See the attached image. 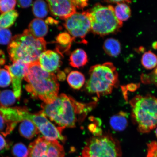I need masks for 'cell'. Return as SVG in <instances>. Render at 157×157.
<instances>
[{"label": "cell", "mask_w": 157, "mask_h": 157, "mask_svg": "<svg viewBox=\"0 0 157 157\" xmlns=\"http://www.w3.org/2000/svg\"><path fill=\"white\" fill-rule=\"evenodd\" d=\"M103 49L106 53L112 57L118 56L121 52V46L118 41L113 38L107 39L104 42Z\"/></svg>", "instance_id": "ffe728a7"}, {"label": "cell", "mask_w": 157, "mask_h": 157, "mask_svg": "<svg viewBox=\"0 0 157 157\" xmlns=\"http://www.w3.org/2000/svg\"><path fill=\"white\" fill-rule=\"evenodd\" d=\"M56 40L58 44H60V46L63 47L61 48L57 49V50L62 49L64 52L70 48L71 43L74 40L73 38L67 33H63L59 34L56 37Z\"/></svg>", "instance_id": "d4e9b609"}, {"label": "cell", "mask_w": 157, "mask_h": 157, "mask_svg": "<svg viewBox=\"0 0 157 157\" xmlns=\"http://www.w3.org/2000/svg\"><path fill=\"white\" fill-rule=\"evenodd\" d=\"M141 80L145 84H154L157 86V66L154 71L148 74H143Z\"/></svg>", "instance_id": "4dcf8cb0"}, {"label": "cell", "mask_w": 157, "mask_h": 157, "mask_svg": "<svg viewBox=\"0 0 157 157\" xmlns=\"http://www.w3.org/2000/svg\"><path fill=\"white\" fill-rule=\"evenodd\" d=\"M89 74L86 85V90L99 98L111 94L118 82L116 68L111 62L92 66Z\"/></svg>", "instance_id": "277c9868"}, {"label": "cell", "mask_w": 157, "mask_h": 157, "mask_svg": "<svg viewBox=\"0 0 157 157\" xmlns=\"http://www.w3.org/2000/svg\"><path fill=\"white\" fill-rule=\"evenodd\" d=\"M17 123L6 120L0 113V133L6 137L10 134L17 125Z\"/></svg>", "instance_id": "484cf974"}, {"label": "cell", "mask_w": 157, "mask_h": 157, "mask_svg": "<svg viewBox=\"0 0 157 157\" xmlns=\"http://www.w3.org/2000/svg\"><path fill=\"white\" fill-rule=\"evenodd\" d=\"M17 1L9 0H1L0 1V12L4 13L14 10Z\"/></svg>", "instance_id": "f1b7e54d"}, {"label": "cell", "mask_w": 157, "mask_h": 157, "mask_svg": "<svg viewBox=\"0 0 157 157\" xmlns=\"http://www.w3.org/2000/svg\"><path fill=\"white\" fill-rule=\"evenodd\" d=\"M47 43L44 38H35L25 29L22 34L12 38L7 48L10 59L13 63L21 61L30 63L38 61L46 51Z\"/></svg>", "instance_id": "3957f363"}, {"label": "cell", "mask_w": 157, "mask_h": 157, "mask_svg": "<svg viewBox=\"0 0 157 157\" xmlns=\"http://www.w3.org/2000/svg\"><path fill=\"white\" fill-rule=\"evenodd\" d=\"M114 9L116 16L121 22L127 21L131 16V9L126 3L118 4Z\"/></svg>", "instance_id": "603a6c76"}, {"label": "cell", "mask_w": 157, "mask_h": 157, "mask_svg": "<svg viewBox=\"0 0 157 157\" xmlns=\"http://www.w3.org/2000/svg\"><path fill=\"white\" fill-rule=\"evenodd\" d=\"M29 112L26 108H9L0 105V113L8 121L17 123L25 120V116Z\"/></svg>", "instance_id": "5bb4252c"}, {"label": "cell", "mask_w": 157, "mask_h": 157, "mask_svg": "<svg viewBox=\"0 0 157 157\" xmlns=\"http://www.w3.org/2000/svg\"><path fill=\"white\" fill-rule=\"evenodd\" d=\"M11 78L8 71L0 69V87H6L10 85Z\"/></svg>", "instance_id": "f546056e"}, {"label": "cell", "mask_w": 157, "mask_h": 157, "mask_svg": "<svg viewBox=\"0 0 157 157\" xmlns=\"http://www.w3.org/2000/svg\"><path fill=\"white\" fill-rule=\"evenodd\" d=\"M105 2L109 3H116L117 4L121 3H130L131 2L129 1H107Z\"/></svg>", "instance_id": "8d00e7d4"}, {"label": "cell", "mask_w": 157, "mask_h": 157, "mask_svg": "<svg viewBox=\"0 0 157 157\" xmlns=\"http://www.w3.org/2000/svg\"><path fill=\"white\" fill-rule=\"evenodd\" d=\"M64 25L74 40L80 39L84 43L86 42L84 39L91 29V22L86 11L74 13L66 19Z\"/></svg>", "instance_id": "30bf717a"}, {"label": "cell", "mask_w": 157, "mask_h": 157, "mask_svg": "<svg viewBox=\"0 0 157 157\" xmlns=\"http://www.w3.org/2000/svg\"><path fill=\"white\" fill-rule=\"evenodd\" d=\"M67 79L70 87L75 90L80 89L85 82L84 75L77 71L71 72L68 75Z\"/></svg>", "instance_id": "d6986e66"}, {"label": "cell", "mask_w": 157, "mask_h": 157, "mask_svg": "<svg viewBox=\"0 0 157 157\" xmlns=\"http://www.w3.org/2000/svg\"><path fill=\"white\" fill-rule=\"evenodd\" d=\"M29 32L37 38H43L48 32V25L41 19H33L29 23Z\"/></svg>", "instance_id": "9a60e30c"}, {"label": "cell", "mask_w": 157, "mask_h": 157, "mask_svg": "<svg viewBox=\"0 0 157 157\" xmlns=\"http://www.w3.org/2000/svg\"><path fill=\"white\" fill-rule=\"evenodd\" d=\"M17 4L19 7L23 8L28 7L32 4V1H17Z\"/></svg>", "instance_id": "e575fe53"}, {"label": "cell", "mask_w": 157, "mask_h": 157, "mask_svg": "<svg viewBox=\"0 0 157 157\" xmlns=\"http://www.w3.org/2000/svg\"><path fill=\"white\" fill-rule=\"evenodd\" d=\"M141 62L146 69H152L157 66V56L151 51H148L143 54Z\"/></svg>", "instance_id": "cb8c5ba5"}, {"label": "cell", "mask_w": 157, "mask_h": 157, "mask_svg": "<svg viewBox=\"0 0 157 157\" xmlns=\"http://www.w3.org/2000/svg\"><path fill=\"white\" fill-rule=\"evenodd\" d=\"M14 93L10 90H5L0 94V103L2 106L6 107L13 105L16 101Z\"/></svg>", "instance_id": "4316f807"}, {"label": "cell", "mask_w": 157, "mask_h": 157, "mask_svg": "<svg viewBox=\"0 0 157 157\" xmlns=\"http://www.w3.org/2000/svg\"><path fill=\"white\" fill-rule=\"evenodd\" d=\"M24 78L25 90L33 97L50 104L58 97L59 84L56 76L43 70L38 61L29 63Z\"/></svg>", "instance_id": "7a4b0ae2"}, {"label": "cell", "mask_w": 157, "mask_h": 157, "mask_svg": "<svg viewBox=\"0 0 157 157\" xmlns=\"http://www.w3.org/2000/svg\"><path fill=\"white\" fill-rule=\"evenodd\" d=\"M19 131L21 136L31 139L40 132L32 121L25 119L21 121L19 127Z\"/></svg>", "instance_id": "2e32d148"}, {"label": "cell", "mask_w": 157, "mask_h": 157, "mask_svg": "<svg viewBox=\"0 0 157 157\" xmlns=\"http://www.w3.org/2000/svg\"><path fill=\"white\" fill-rule=\"evenodd\" d=\"M11 31L6 29H0V44H7L10 43L12 39Z\"/></svg>", "instance_id": "1f68e13d"}, {"label": "cell", "mask_w": 157, "mask_h": 157, "mask_svg": "<svg viewBox=\"0 0 157 157\" xmlns=\"http://www.w3.org/2000/svg\"><path fill=\"white\" fill-rule=\"evenodd\" d=\"M58 75H59V76H60V75H60V74H59V75H58ZM64 76H65V75H63V76H63V77H64Z\"/></svg>", "instance_id": "f35d334b"}, {"label": "cell", "mask_w": 157, "mask_h": 157, "mask_svg": "<svg viewBox=\"0 0 157 157\" xmlns=\"http://www.w3.org/2000/svg\"><path fill=\"white\" fill-rule=\"evenodd\" d=\"M121 155L118 141L109 134L90 139L82 152V157H121Z\"/></svg>", "instance_id": "52a82bcc"}, {"label": "cell", "mask_w": 157, "mask_h": 157, "mask_svg": "<svg viewBox=\"0 0 157 157\" xmlns=\"http://www.w3.org/2000/svg\"><path fill=\"white\" fill-rule=\"evenodd\" d=\"M33 12L35 16L39 19L44 18L48 13V4L42 0L35 1L33 4Z\"/></svg>", "instance_id": "7402d4cb"}, {"label": "cell", "mask_w": 157, "mask_h": 157, "mask_svg": "<svg viewBox=\"0 0 157 157\" xmlns=\"http://www.w3.org/2000/svg\"><path fill=\"white\" fill-rule=\"evenodd\" d=\"M51 13L55 17L67 19L76 13V8L72 1H47Z\"/></svg>", "instance_id": "7c38bea8"}, {"label": "cell", "mask_w": 157, "mask_h": 157, "mask_svg": "<svg viewBox=\"0 0 157 157\" xmlns=\"http://www.w3.org/2000/svg\"><path fill=\"white\" fill-rule=\"evenodd\" d=\"M63 146L58 140L50 141L39 136L29 144L26 157H64Z\"/></svg>", "instance_id": "ba28073f"}, {"label": "cell", "mask_w": 157, "mask_h": 157, "mask_svg": "<svg viewBox=\"0 0 157 157\" xmlns=\"http://www.w3.org/2000/svg\"><path fill=\"white\" fill-rule=\"evenodd\" d=\"M9 145H8L4 137L0 135V151L4 149L9 148Z\"/></svg>", "instance_id": "d590c367"}, {"label": "cell", "mask_w": 157, "mask_h": 157, "mask_svg": "<svg viewBox=\"0 0 157 157\" xmlns=\"http://www.w3.org/2000/svg\"></svg>", "instance_id": "ab89813d"}, {"label": "cell", "mask_w": 157, "mask_h": 157, "mask_svg": "<svg viewBox=\"0 0 157 157\" xmlns=\"http://www.w3.org/2000/svg\"><path fill=\"white\" fill-rule=\"evenodd\" d=\"M41 107V112L62 130L75 127L80 118L84 117L91 108L90 104L80 103L64 94L58 95L52 103H43Z\"/></svg>", "instance_id": "6da1fadb"}, {"label": "cell", "mask_w": 157, "mask_h": 157, "mask_svg": "<svg viewBox=\"0 0 157 157\" xmlns=\"http://www.w3.org/2000/svg\"><path fill=\"white\" fill-rule=\"evenodd\" d=\"M86 12L91 22V30L95 34L105 36L116 32L122 26L123 22L116 16L112 6L97 3Z\"/></svg>", "instance_id": "8992f818"}, {"label": "cell", "mask_w": 157, "mask_h": 157, "mask_svg": "<svg viewBox=\"0 0 157 157\" xmlns=\"http://www.w3.org/2000/svg\"><path fill=\"white\" fill-rule=\"evenodd\" d=\"M155 133H156V136L157 137V128L156 129V131H155Z\"/></svg>", "instance_id": "74e56055"}, {"label": "cell", "mask_w": 157, "mask_h": 157, "mask_svg": "<svg viewBox=\"0 0 157 157\" xmlns=\"http://www.w3.org/2000/svg\"><path fill=\"white\" fill-rule=\"evenodd\" d=\"M61 59L58 53L49 50L45 51L41 55L38 62L43 70L53 73L57 71L61 65Z\"/></svg>", "instance_id": "4fadbf2b"}, {"label": "cell", "mask_w": 157, "mask_h": 157, "mask_svg": "<svg viewBox=\"0 0 157 157\" xmlns=\"http://www.w3.org/2000/svg\"><path fill=\"white\" fill-rule=\"evenodd\" d=\"M19 16L15 10L11 11L0 15V29H6L13 24Z\"/></svg>", "instance_id": "44dd1931"}, {"label": "cell", "mask_w": 157, "mask_h": 157, "mask_svg": "<svg viewBox=\"0 0 157 157\" xmlns=\"http://www.w3.org/2000/svg\"><path fill=\"white\" fill-rule=\"evenodd\" d=\"M12 152L15 157H26L28 149L22 143H17L13 147Z\"/></svg>", "instance_id": "83f0119b"}, {"label": "cell", "mask_w": 157, "mask_h": 157, "mask_svg": "<svg viewBox=\"0 0 157 157\" xmlns=\"http://www.w3.org/2000/svg\"><path fill=\"white\" fill-rule=\"evenodd\" d=\"M88 61L87 54L82 49H77L70 55V64L72 67L79 68L87 63Z\"/></svg>", "instance_id": "e0dca14e"}, {"label": "cell", "mask_w": 157, "mask_h": 157, "mask_svg": "<svg viewBox=\"0 0 157 157\" xmlns=\"http://www.w3.org/2000/svg\"><path fill=\"white\" fill-rule=\"evenodd\" d=\"M132 116L139 130L150 132L157 126V98L150 95H137L131 100Z\"/></svg>", "instance_id": "5b68a950"}, {"label": "cell", "mask_w": 157, "mask_h": 157, "mask_svg": "<svg viewBox=\"0 0 157 157\" xmlns=\"http://www.w3.org/2000/svg\"><path fill=\"white\" fill-rule=\"evenodd\" d=\"M25 119L32 121L38 128L39 132L42 133L43 137L47 140H58L62 142L66 141V137L62 134L63 130L51 122L41 111L34 114L28 112L25 115Z\"/></svg>", "instance_id": "9c48e42d"}, {"label": "cell", "mask_w": 157, "mask_h": 157, "mask_svg": "<svg viewBox=\"0 0 157 157\" xmlns=\"http://www.w3.org/2000/svg\"><path fill=\"white\" fill-rule=\"evenodd\" d=\"M29 64L17 61L11 65L5 66L11 78L13 93L17 99H20L21 94V83L28 69Z\"/></svg>", "instance_id": "8fae6325"}, {"label": "cell", "mask_w": 157, "mask_h": 157, "mask_svg": "<svg viewBox=\"0 0 157 157\" xmlns=\"http://www.w3.org/2000/svg\"><path fill=\"white\" fill-rule=\"evenodd\" d=\"M128 124L126 114L121 111L113 116L110 119V124L113 130L123 131L126 128Z\"/></svg>", "instance_id": "ac0fdd59"}, {"label": "cell", "mask_w": 157, "mask_h": 157, "mask_svg": "<svg viewBox=\"0 0 157 157\" xmlns=\"http://www.w3.org/2000/svg\"><path fill=\"white\" fill-rule=\"evenodd\" d=\"M146 157H157V142L153 141L147 144Z\"/></svg>", "instance_id": "d6a6232c"}, {"label": "cell", "mask_w": 157, "mask_h": 157, "mask_svg": "<svg viewBox=\"0 0 157 157\" xmlns=\"http://www.w3.org/2000/svg\"><path fill=\"white\" fill-rule=\"evenodd\" d=\"M76 9H83L88 5V1H80V0H72Z\"/></svg>", "instance_id": "836d02e7"}]
</instances>
